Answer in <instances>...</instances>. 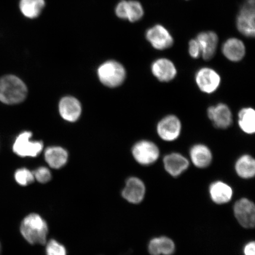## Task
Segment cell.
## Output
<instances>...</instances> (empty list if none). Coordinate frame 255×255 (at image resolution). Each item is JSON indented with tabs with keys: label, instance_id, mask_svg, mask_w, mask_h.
<instances>
[{
	"label": "cell",
	"instance_id": "obj_23",
	"mask_svg": "<svg viewBox=\"0 0 255 255\" xmlns=\"http://www.w3.org/2000/svg\"><path fill=\"white\" fill-rule=\"evenodd\" d=\"M238 124L242 131L247 134H254L255 132V111L253 108H244L239 111Z\"/></svg>",
	"mask_w": 255,
	"mask_h": 255
},
{
	"label": "cell",
	"instance_id": "obj_24",
	"mask_svg": "<svg viewBox=\"0 0 255 255\" xmlns=\"http://www.w3.org/2000/svg\"><path fill=\"white\" fill-rule=\"evenodd\" d=\"M20 9L25 17L35 18L39 16L45 6L44 0H20Z\"/></svg>",
	"mask_w": 255,
	"mask_h": 255
},
{
	"label": "cell",
	"instance_id": "obj_29",
	"mask_svg": "<svg viewBox=\"0 0 255 255\" xmlns=\"http://www.w3.org/2000/svg\"><path fill=\"white\" fill-rule=\"evenodd\" d=\"M189 52L190 56L194 59L199 58L202 55L199 42L196 39L190 41Z\"/></svg>",
	"mask_w": 255,
	"mask_h": 255
},
{
	"label": "cell",
	"instance_id": "obj_19",
	"mask_svg": "<svg viewBox=\"0 0 255 255\" xmlns=\"http://www.w3.org/2000/svg\"><path fill=\"white\" fill-rule=\"evenodd\" d=\"M191 161L199 168L209 166L212 161V154L209 147L203 144H196L191 147L190 151Z\"/></svg>",
	"mask_w": 255,
	"mask_h": 255
},
{
	"label": "cell",
	"instance_id": "obj_8",
	"mask_svg": "<svg viewBox=\"0 0 255 255\" xmlns=\"http://www.w3.org/2000/svg\"><path fill=\"white\" fill-rule=\"evenodd\" d=\"M32 133L24 132L21 133L15 139L13 151L21 157H36L43 149V143L39 141H31Z\"/></svg>",
	"mask_w": 255,
	"mask_h": 255
},
{
	"label": "cell",
	"instance_id": "obj_28",
	"mask_svg": "<svg viewBox=\"0 0 255 255\" xmlns=\"http://www.w3.org/2000/svg\"><path fill=\"white\" fill-rule=\"evenodd\" d=\"M34 179L40 183H46L52 178V175L49 170L46 167H40L33 172Z\"/></svg>",
	"mask_w": 255,
	"mask_h": 255
},
{
	"label": "cell",
	"instance_id": "obj_12",
	"mask_svg": "<svg viewBox=\"0 0 255 255\" xmlns=\"http://www.w3.org/2000/svg\"><path fill=\"white\" fill-rule=\"evenodd\" d=\"M152 75L159 81L168 82L173 80L177 75V69L173 62L166 58L155 60L151 65Z\"/></svg>",
	"mask_w": 255,
	"mask_h": 255
},
{
	"label": "cell",
	"instance_id": "obj_31",
	"mask_svg": "<svg viewBox=\"0 0 255 255\" xmlns=\"http://www.w3.org/2000/svg\"><path fill=\"white\" fill-rule=\"evenodd\" d=\"M0 252H1V245H0Z\"/></svg>",
	"mask_w": 255,
	"mask_h": 255
},
{
	"label": "cell",
	"instance_id": "obj_25",
	"mask_svg": "<svg viewBox=\"0 0 255 255\" xmlns=\"http://www.w3.org/2000/svg\"><path fill=\"white\" fill-rule=\"evenodd\" d=\"M235 168L237 174L242 178L253 177L255 174V159L251 155H242L238 159Z\"/></svg>",
	"mask_w": 255,
	"mask_h": 255
},
{
	"label": "cell",
	"instance_id": "obj_1",
	"mask_svg": "<svg viewBox=\"0 0 255 255\" xmlns=\"http://www.w3.org/2000/svg\"><path fill=\"white\" fill-rule=\"evenodd\" d=\"M20 231L24 238L30 244L46 243L48 226L46 221L39 215L32 213L25 217L21 223Z\"/></svg>",
	"mask_w": 255,
	"mask_h": 255
},
{
	"label": "cell",
	"instance_id": "obj_17",
	"mask_svg": "<svg viewBox=\"0 0 255 255\" xmlns=\"http://www.w3.org/2000/svg\"><path fill=\"white\" fill-rule=\"evenodd\" d=\"M163 162L165 170L174 177L182 173L189 165L188 159L178 153H171L165 156Z\"/></svg>",
	"mask_w": 255,
	"mask_h": 255
},
{
	"label": "cell",
	"instance_id": "obj_16",
	"mask_svg": "<svg viewBox=\"0 0 255 255\" xmlns=\"http://www.w3.org/2000/svg\"><path fill=\"white\" fill-rule=\"evenodd\" d=\"M59 113L64 120L75 122L81 114L82 108L77 99L67 97L62 99L59 103Z\"/></svg>",
	"mask_w": 255,
	"mask_h": 255
},
{
	"label": "cell",
	"instance_id": "obj_11",
	"mask_svg": "<svg viewBox=\"0 0 255 255\" xmlns=\"http://www.w3.org/2000/svg\"><path fill=\"white\" fill-rule=\"evenodd\" d=\"M207 116L216 128L226 129L233 123L232 113L227 105L219 104L207 110Z\"/></svg>",
	"mask_w": 255,
	"mask_h": 255
},
{
	"label": "cell",
	"instance_id": "obj_26",
	"mask_svg": "<svg viewBox=\"0 0 255 255\" xmlns=\"http://www.w3.org/2000/svg\"><path fill=\"white\" fill-rule=\"evenodd\" d=\"M15 179L21 186H27L33 183L35 180L33 172L26 168L19 169L16 171Z\"/></svg>",
	"mask_w": 255,
	"mask_h": 255
},
{
	"label": "cell",
	"instance_id": "obj_9",
	"mask_svg": "<svg viewBox=\"0 0 255 255\" xmlns=\"http://www.w3.org/2000/svg\"><path fill=\"white\" fill-rule=\"evenodd\" d=\"M146 39L155 49L162 50L173 46L174 40L168 30L161 25H156L146 32Z\"/></svg>",
	"mask_w": 255,
	"mask_h": 255
},
{
	"label": "cell",
	"instance_id": "obj_22",
	"mask_svg": "<svg viewBox=\"0 0 255 255\" xmlns=\"http://www.w3.org/2000/svg\"><path fill=\"white\" fill-rule=\"evenodd\" d=\"M175 250L174 242L167 237L154 238L149 242L148 250L151 255H171Z\"/></svg>",
	"mask_w": 255,
	"mask_h": 255
},
{
	"label": "cell",
	"instance_id": "obj_21",
	"mask_svg": "<svg viewBox=\"0 0 255 255\" xmlns=\"http://www.w3.org/2000/svg\"><path fill=\"white\" fill-rule=\"evenodd\" d=\"M44 157L50 167L57 169L66 164L68 161V154L65 149L59 146H54L46 149Z\"/></svg>",
	"mask_w": 255,
	"mask_h": 255
},
{
	"label": "cell",
	"instance_id": "obj_30",
	"mask_svg": "<svg viewBox=\"0 0 255 255\" xmlns=\"http://www.w3.org/2000/svg\"><path fill=\"white\" fill-rule=\"evenodd\" d=\"M245 255H255V245L254 242H250L244 248Z\"/></svg>",
	"mask_w": 255,
	"mask_h": 255
},
{
	"label": "cell",
	"instance_id": "obj_3",
	"mask_svg": "<svg viewBox=\"0 0 255 255\" xmlns=\"http://www.w3.org/2000/svg\"><path fill=\"white\" fill-rule=\"evenodd\" d=\"M98 77L103 84L108 87L115 88L123 84L126 77L124 67L116 61H108L98 69Z\"/></svg>",
	"mask_w": 255,
	"mask_h": 255
},
{
	"label": "cell",
	"instance_id": "obj_5",
	"mask_svg": "<svg viewBox=\"0 0 255 255\" xmlns=\"http://www.w3.org/2000/svg\"><path fill=\"white\" fill-rule=\"evenodd\" d=\"M132 155L138 163L148 165L157 160L159 156V150L154 142L148 140H142L133 145Z\"/></svg>",
	"mask_w": 255,
	"mask_h": 255
},
{
	"label": "cell",
	"instance_id": "obj_7",
	"mask_svg": "<svg viewBox=\"0 0 255 255\" xmlns=\"http://www.w3.org/2000/svg\"><path fill=\"white\" fill-rule=\"evenodd\" d=\"M181 123L178 118L169 115L161 119L157 126V132L160 138L165 141H174L180 136Z\"/></svg>",
	"mask_w": 255,
	"mask_h": 255
},
{
	"label": "cell",
	"instance_id": "obj_13",
	"mask_svg": "<svg viewBox=\"0 0 255 255\" xmlns=\"http://www.w3.org/2000/svg\"><path fill=\"white\" fill-rule=\"evenodd\" d=\"M116 14L121 19L136 22L142 17L143 10L138 1L123 0L119 3L116 9Z\"/></svg>",
	"mask_w": 255,
	"mask_h": 255
},
{
	"label": "cell",
	"instance_id": "obj_18",
	"mask_svg": "<svg viewBox=\"0 0 255 255\" xmlns=\"http://www.w3.org/2000/svg\"><path fill=\"white\" fill-rule=\"evenodd\" d=\"M222 52L226 58L230 61L238 62L244 58L246 49L241 40L237 38H231L223 44Z\"/></svg>",
	"mask_w": 255,
	"mask_h": 255
},
{
	"label": "cell",
	"instance_id": "obj_20",
	"mask_svg": "<svg viewBox=\"0 0 255 255\" xmlns=\"http://www.w3.org/2000/svg\"><path fill=\"white\" fill-rule=\"evenodd\" d=\"M210 194L213 202L218 204H224L231 200L233 191L227 184L222 181H216L210 186Z\"/></svg>",
	"mask_w": 255,
	"mask_h": 255
},
{
	"label": "cell",
	"instance_id": "obj_2",
	"mask_svg": "<svg viewBox=\"0 0 255 255\" xmlns=\"http://www.w3.org/2000/svg\"><path fill=\"white\" fill-rule=\"evenodd\" d=\"M27 89L24 83L14 75L0 79V101L6 104H16L25 100Z\"/></svg>",
	"mask_w": 255,
	"mask_h": 255
},
{
	"label": "cell",
	"instance_id": "obj_6",
	"mask_svg": "<svg viewBox=\"0 0 255 255\" xmlns=\"http://www.w3.org/2000/svg\"><path fill=\"white\" fill-rule=\"evenodd\" d=\"M195 80L200 90L207 94H212L218 90L221 83L219 73L209 68L199 69L196 73Z\"/></svg>",
	"mask_w": 255,
	"mask_h": 255
},
{
	"label": "cell",
	"instance_id": "obj_14",
	"mask_svg": "<svg viewBox=\"0 0 255 255\" xmlns=\"http://www.w3.org/2000/svg\"><path fill=\"white\" fill-rule=\"evenodd\" d=\"M145 187L139 178L131 177L127 181L123 191V196L128 202L137 204L141 202L144 197Z\"/></svg>",
	"mask_w": 255,
	"mask_h": 255
},
{
	"label": "cell",
	"instance_id": "obj_15",
	"mask_svg": "<svg viewBox=\"0 0 255 255\" xmlns=\"http://www.w3.org/2000/svg\"><path fill=\"white\" fill-rule=\"evenodd\" d=\"M196 40L198 41L203 58L206 60L214 57L218 44V37L215 32H202L198 34Z\"/></svg>",
	"mask_w": 255,
	"mask_h": 255
},
{
	"label": "cell",
	"instance_id": "obj_10",
	"mask_svg": "<svg viewBox=\"0 0 255 255\" xmlns=\"http://www.w3.org/2000/svg\"><path fill=\"white\" fill-rule=\"evenodd\" d=\"M236 218L245 228H253L255 224V207L254 204L247 199L238 201L234 206Z\"/></svg>",
	"mask_w": 255,
	"mask_h": 255
},
{
	"label": "cell",
	"instance_id": "obj_4",
	"mask_svg": "<svg viewBox=\"0 0 255 255\" xmlns=\"http://www.w3.org/2000/svg\"><path fill=\"white\" fill-rule=\"evenodd\" d=\"M255 0H247L238 16L237 25L240 33L248 37H255Z\"/></svg>",
	"mask_w": 255,
	"mask_h": 255
},
{
	"label": "cell",
	"instance_id": "obj_27",
	"mask_svg": "<svg viewBox=\"0 0 255 255\" xmlns=\"http://www.w3.org/2000/svg\"><path fill=\"white\" fill-rule=\"evenodd\" d=\"M47 255H66V250L62 245L55 240H51L47 245Z\"/></svg>",
	"mask_w": 255,
	"mask_h": 255
}]
</instances>
